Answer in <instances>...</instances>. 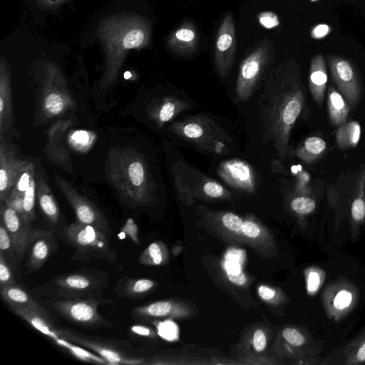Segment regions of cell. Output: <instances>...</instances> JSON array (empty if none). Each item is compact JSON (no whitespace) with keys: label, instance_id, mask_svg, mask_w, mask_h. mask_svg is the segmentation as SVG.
<instances>
[{"label":"cell","instance_id":"40","mask_svg":"<svg viewBox=\"0 0 365 365\" xmlns=\"http://www.w3.org/2000/svg\"><path fill=\"white\" fill-rule=\"evenodd\" d=\"M316 207V200L309 195H297L290 202L291 210L299 217H305L312 214Z\"/></svg>","mask_w":365,"mask_h":365},{"label":"cell","instance_id":"23","mask_svg":"<svg viewBox=\"0 0 365 365\" xmlns=\"http://www.w3.org/2000/svg\"><path fill=\"white\" fill-rule=\"evenodd\" d=\"M308 83L313 100L317 106L321 108L325 98L327 72L324 58L320 53L312 58Z\"/></svg>","mask_w":365,"mask_h":365},{"label":"cell","instance_id":"42","mask_svg":"<svg viewBox=\"0 0 365 365\" xmlns=\"http://www.w3.org/2000/svg\"><path fill=\"white\" fill-rule=\"evenodd\" d=\"M282 337L294 349L301 348L308 344V338L300 330L294 327H286L282 331Z\"/></svg>","mask_w":365,"mask_h":365},{"label":"cell","instance_id":"12","mask_svg":"<svg viewBox=\"0 0 365 365\" xmlns=\"http://www.w3.org/2000/svg\"><path fill=\"white\" fill-rule=\"evenodd\" d=\"M332 79L351 109L359 105L361 84L353 64L347 59L334 55L327 56Z\"/></svg>","mask_w":365,"mask_h":365},{"label":"cell","instance_id":"10","mask_svg":"<svg viewBox=\"0 0 365 365\" xmlns=\"http://www.w3.org/2000/svg\"><path fill=\"white\" fill-rule=\"evenodd\" d=\"M169 129L180 138L190 141L207 150L215 151V145L219 151L224 148L220 138H227V135L210 119L205 117L189 118L174 122Z\"/></svg>","mask_w":365,"mask_h":365},{"label":"cell","instance_id":"15","mask_svg":"<svg viewBox=\"0 0 365 365\" xmlns=\"http://www.w3.org/2000/svg\"><path fill=\"white\" fill-rule=\"evenodd\" d=\"M1 222L8 231L20 259L27 250L32 232L31 222L22 214L1 202Z\"/></svg>","mask_w":365,"mask_h":365},{"label":"cell","instance_id":"30","mask_svg":"<svg viewBox=\"0 0 365 365\" xmlns=\"http://www.w3.org/2000/svg\"><path fill=\"white\" fill-rule=\"evenodd\" d=\"M327 150L326 141L319 136H309L294 150V155L306 164L321 158Z\"/></svg>","mask_w":365,"mask_h":365},{"label":"cell","instance_id":"7","mask_svg":"<svg viewBox=\"0 0 365 365\" xmlns=\"http://www.w3.org/2000/svg\"><path fill=\"white\" fill-rule=\"evenodd\" d=\"M58 331L61 339L92 350L103 357L108 364H145L143 358L126 351L108 339L88 336L68 328L58 329Z\"/></svg>","mask_w":365,"mask_h":365},{"label":"cell","instance_id":"17","mask_svg":"<svg viewBox=\"0 0 365 365\" xmlns=\"http://www.w3.org/2000/svg\"><path fill=\"white\" fill-rule=\"evenodd\" d=\"M24 160L16 154L13 145L0 138V201L4 202L13 189Z\"/></svg>","mask_w":365,"mask_h":365},{"label":"cell","instance_id":"52","mask_svg":"<svg viewBox=\"0 0 365 365\" xmlns=\"http://www.w3.org/2000/svg\"><path fill=\"white\" fill-rule=\"evenodd\" d=\"M329 31L328 26L320 24L314 27L312 31V36L314 38H319L327 35Z\"/></svg>","mask_w":365,"mask_h":365},{"label":"cell","instance_id":"45","mask_svg":"<svg viewBox=\"0 0 365 365\" xmlns=\"http://www.w3.org/2000/svg\"><path fill=\"white\" fill-rule=\"evenodd\" d=\"M144 40V34L139 29H135L125 36L123 46L126 48H136L140 46Z\"/></svg>","mask_w":365,"mask_h":365},{"label":"cell","instance_id":"31","mask_svg":"<svg viewBox=\"0 0 365 365\" xmlns=\"http://www.w3.org/2000/svg\"><path fill=\"white\" fill-rule=\"evenodd\" d=\"M361 136V126L358 121L346 122L336 131V141L341 149L356 147Z\"/></svg>","mask_w":365,"mask_h":365},{"label":"cell","instance_id":"44","mask_svg":"<svg viewBox=\"0 0 365 365\" xmlns=\"http://www.w3.org/2000/svg\"><path fill=\"white\" fill-rule=\"evenodd\" d=\"M257 292L259 297L268 303L273 302L274 303L280 302L284 299L282 292L267 285L259 286Z\"/></svg>","mask_w":365,"mask_h":365},{"label":"cell","instance_id":"39","mask_svg":"<svg viewBox=\"0 0 365 365\" xmlns=\"http://www.w3.org/2000/svg\"><path fill=\"white\" fill-rule=\"evenodd\" d=\"M0 253L6 260L16 267L19 260L12 240L4 225L0 222Z\"/></svg>","mask_w":365,"mask_h":365},{"label":"cell","instance_id":"13","mask_svg":"<svg viewBox=\"0 0 365 365\" xmlns=\"http://www.w3.org/2000/svg\"><path fill=\"white\" fill-rule=\"evenodd\" d=\"M267 57L268 49L262 46L242 62L235 86V95L240 101H246L252 96Z\"/></svg>","mask_w":365,"mask_h":365},{"label":"cell","instance_id":"28","mask_svg":"<svg viewBox=\"0 0 365 365\" xmlns=\"http://www.w3.org/2000/svg\"><path fill=\"white\" fill-rule=\"evenodd\" d=\"M0 291L2 298L11 308H24L48 313L44 307L17 284L4 287Z\"/></svg>","mask_w":365,"mask_h":365},{"label":"cell","instance_id":"11","mask_svg":"<svg viewBox=\"0 0 365 365\" xmlns=\"http://www.w3.org/2000/svg\"><path fill=\"white\" fill-rule=\"evenodd\" d=\"M75 106V99L63 79L50 74L40 91V117L46 119L60 117Z\"/></svg>","mask_w":365,"mask_h":365},{"label":"cell","instance_id":"8","mask_svg":"<svg viewBox=\"0 0 365 365\" xmlns=\"http://www.w3.org/2000/svg\"><path fill=\"white\" fill-rule=\"evenodd\" d=\"M359 299L356 286L349 279L340 278L329 284L322 294L327 317L334 322L343 320L356 307Z\"/></svg>","mask_w":365,"mask_h":365},{"label":"cell","instance_id":"4","mask_svg":"<svg viewBox=\"0 0 365 365\" xmlns=\"http://www.w3.org/2000/svg\"><path fill=\"white\" fill-rule=\"evenodd\" d=\"M62 236V239L75 250L73 259H100L112 263L117 260V254L110 246V237L91 225L76 221L63 229Z\"/></svg>","mask_w":365,"mask_h":365},{"label":"cell","instance_id":"18","mask_svg":"<svg viewBox=\"0 0 365 365\" xmlns=\"http://www.w3.org/2000/svg\"><path fill=\"white\" fill-rule=\"evenodd\" d=\"M133 317L142 320H157L163 318L184 319L192 314L185 303L176 300H161L133 309Z\"/></svg>","mask_w":365,"mask_h":365},{"label":"cell","instance_id":"38","mask_svg":"<svg viewBox=\"0 0 365 365\" xmlns=\"http://www.w3.org/2000/svg\"><path fill=\"white\" fill-rule=\"evenodd\" d=\"M306 289L309 296H314L323 285L326 273L320 267L312 266L304 270Z\"/></svg>","mask_w":365,"mask_h":365},{"label":"cell","instance_id":"46","mask_svg":"<svg viewBox=\"0 0 365 365\" xmlns=\"http://www.w3.org/2000/svg\"><path fill=\"white\" fill-rule=\"evenodd\" d=\"M252 344L253 349L257 353H262L265 350L267 344V337L262 329H257L255 331L252 335Z\"/></svg>","mask_w":365,"mask_h":365},{"label":"cell","instance_id":"6","mask_svg":"<svg viewBox=\"0 0 365 365\" xmlns=\"http://www.w3.org/2000/svg\"><path fill=\"white\" fill-rule=\"evenodd\" d=\"M107 304H114L105 298L57 299L51 304L61 317L77 326L87 329L110 327L113 323L105 319L98 311V307Z\"/></svg>","mask_w":365,"mask_h":365},{"label":"cell","instance_id":"29","mask_svg":"<svg viewBox=\"0 0 365 365\" xmlns=\"http://www.w3.org/2000/svg\"><path fill=\"white\" fill-rule=\"evenodd\" d=\"M327 101L328 115L331 124L339 127L345 123L351 108L340 92L333 86H329Z\"/></svg>","mask_w":365,"mask_h":365},{"label":"cell","instance_id":"35","mask_svg":"<svg viewBox=\"0 0 365 365\" xmlns=\"http://www.w3.org/2000/svg\"><path fill=\"white\" fill-rule=\"evenodd\" d=\"M266 229L253 219L244 220L240 240L253 246H259L267 236Z\"/></svg>","mask_w":365,"mask_h":365},{"label":"cell","instance_id":"51","mask_svg":"<svg viewBox=\"0 0 365 365\" xmlns=\"http://www.w3.org/2000/svg\"><path fill=\"white\" fill-rule=\"evenodd\" d=\"M130 331L135 335L147 336V337H153L155 336V332L150 329L149 327L141 326V325H135L133 326L130 329Z\"/></svg>","mask_w":365,"mask_h":365},{"label":"cell","instance_id":"1","mask_svg":"<svg viewBox=\"0 0 365 365\" xmlns=\"http://www.w3.org/2000/svg\"><path fill=\"white\" fill-rule=\"evenodd\" d=\"M262 115L265 134L277 156L287 158L292 130L306 107V91L298 72L284 73L268 91Z\"/></svg>","mask_w":365,"mask_h":365},{"label":"cell","instance_id":"24","mask_svg":"<svg viewBox=\"0 0 365 365\" xmlns=\"http://www.w3.org/2000/svg\"><path fill=\"white\" fill-rule=\"evenodd\" d=\"M365 222V170L359 177L354 197L351 205L350 227L353 241L360 235V230Z\"/></svg>","mask_w":365,"mask_h":365},{"label":"cell","instance_id":"36","mask_svg":"<svg viewBox=\"0 0 365 365\" xmlns=\"http://www.w3.org/2000/svg\"><path fill=\"white\" fill-rule=\"evenodd\" d=\"M36 173L34 163L29 160H24L21 169L17 175L14 186L10 192L8 197L23 196L25 191L29 187L31 180L35 178Z\"/></svg>","mask_w":365,"mask_h":365},{"label":"cell","instance_id":"16","mask_svg":"<svg viewBox=\"0 0 365 365\" xmlns=\"http://www.w3.org/2000/svg\"><path fill=\"white\" fill-rule=\"evenodd\" d=\"M73 123L71 119L60 120L53 123L47 132V143L43 150L50 162L67 171L71 170L72 163L70 153L63 143V136Z\"/></svg>","mask_w":365,"mask_h":365},{"label":"cell","instance_id":"48","mask_svg":"<svg viewBox=\"0 0 365 365\" xmlns=\"http://www.w3.org/2000/svg\"><path fill=\"white\" fill-rule=\"evenodd\" d=\"M258 21L259 24L267 29H272L279 24L277 15L272 11H263L258 14Z\"/></svg>","mask_w":365,"mask_h":365},{"label":"cell","instance_id":"21","mask_svg":"<svg viewBox=\"0 0 365 365\" xmlns=\"http://www.w3.org/2000/svg\"><path fill=\"white\" fill-rule=\"evenodd\" d=\"M190 104L175 97H163L149 106L148 115L158 126L162 127L180 113L190 108Z\"/></svg>","mask_w":365,"mask_h":365},{"label":"cell","instance_id":"19","mask_svg":"<svg viewBox=\"0 0 365 365\" xmlns=\"http://www.w3.org/2000/svg\"><path fill=\"white\" fill-rule=\"evenodd\" d=\"M217 172L227 185L235 189L248 192L255 190L254 170L245 161L237 159L224 161L220 165Z\"/></svg>","mask_w":365,"mask_h":365},{"label":"cell","instance_id":"43","mask_svg":"<svg viewBox=\"0 0 365 365\" xmlns=\"http://www.w3.org/2000/svg\"><path fill=\"white\" fill-rule=\"evenodd\" d=\"M16 284L14 281L11 267L9 262L0 253V289Z\"/></svg>","mask_w":365,"mask_h":365},{"label":"cell","instance_id":"32","mask_svg":"<svg viewBox=\"0 0 365 365\" xmlns=\"http://www.w3.org/2000/svg\"><path fill=\"white\" fill-rule=\"evenodd\" d=\"M212 219L214 220L217 227H220L221 231L240 240L241 230L244 220L237 215L227 212H213L211 214Z\"/></svg>","mask_w":365,"mask_h":365},{"label":"cell","instance_id":"3","mask_svg":"<svg viewBox=\"0 0 365 365\" xmlns=\"http://www.w3.org/2000/svg\"><path fill=\"white\" fill-rule=\"evenodd\" d=\"M109 286L108 275L101 270L83 269L56 276L39 287V292L58 299L103 298Z\"/></svg>","mask_w":365,"mask_h":365},{"label":"cell","instance_id":"47","mask_svg":"<svg viewBox=\"0 0 365 365\" xmlns=\"http://www.w3.org/2000/svg\"><path fill=\"white\" fill-rule=\"evenodd\" d=\"M120 234H124L125 236L129 237L130 239L136 245H140L138 238V228L132 218H128L126 220L122 227Z\"/></svg>","mask_w":365,"mask_h":365},{"label":"cell","instance_id":"41","mask_svg":"<svg viewBox=\"0 0 365 365\" xmlns=\"http://www.w3.org/2000/svg\"><path fill=\"white\" fill-rule=\"evenodd\" d=\"M36 197V184L35 178L23 195L24 212L27 220L31 223L35 219V199Z\"/></svg>","mask_w":365,"mask_h":365},{"label":"cell","instance_id":"37","mask_svg":"<svg viewBox=\"0 0 365 365\" xmlns=\"http://www.w3.org/2000/svg\"><path fill=\"white\" fill-rule=\"evenodd\" d=\"M55 343L59 346L63 348L78 360L93 364H108V363L98 354H93L87 349L81 348V346L67 340L58 339Z\"/></svg>","mask_w":365,"mask_h":365},{"label":"cell","instance_id":"22","mask_svg":"<svg viewBox=\"0 0 365 365\" xmlns=\"http://www.w3.org/2000/svg\"><path fill=\"white\" fill-rule=\"evenodd\" d=\"M12 89L9 76L4 67L0 76V138L14 128Z\"/></svg>","mask_w":365,"mask_h":365},{"label":"cell","instance_id":"49","mask_svg":"<svg viewBox=\"0 0 365 365\" xmlns=\"http://www.w3.org/2000/svg\"><path fill=\"white\" fill-rule=\"evenodd\" d=\"M175 37L178 41L190 43L194 41L195 34L193 30L187 28H181L176 31Z\"/></svg>","mask_w":365,"mask_h":365},{"label":"cell","instance_id":"26","mask_svg":"<svg viewBox=\"0 0 365 365\" xmlns=\"http://www.w3.org/2000/svg\"><path fill=\"white\" fill-rule=\"evenodd\" d=\"M155 287V282L146 278L124 277L118 280L115 292L119 298L138 299L144 297Z\"/></svg>","mask_w":365,"mask_h":365},{"label":"cell","instance_id":"9","mask_svg":"<svg viewBox=\"0 0 365 365\" xmlns=\"http://www.w3.org/2000/svg\"><path fill=\"white\" fill-rule=\"evenodd\" d=\"M54 182L73 208L77 222L91 225L110 237L112 230L108 220L91 200L80 194L69 182L58 175H55Z\"/></svg>","mask_w":365,"mask_h":365},{"label":"cell","instance_id":"50","mask_svg":"<svg viewBox=\"0 0 365 365\" xmlns=\"http://www.w3.org/2000/svg\"><path fill=\"white\" fill-rule=\"evenodd\" d=\"M227 277L231 282L239 286L245 285L247 281L246 275L240 271L237 272L227 271Z\"/></svg>","mask_w":365,"mask_h":365},{"label":"cell","instance_id":"33","mask_svg":"<svg viewBox=\"0 0 365 365\" xmlns=\"http://www.w3.org/2000/svg\"><path fill=\"white\" fill-rule=\"evenodd\" d=\"M344 364L358 365L365 363V329L344 347Z\"/></svg>","mask_w":365,"mask_h":365},{"label":"cell","instance_id":"25","mask_svg":"<svg viewBox=\"0 0 365 365\" xmlns=\"http://www.w3.org/2000/svg\"><path fill=\"white\" fill-rule=\"evenodd\" d=\"M36 184V197L41 211L52 225L58 223L60 212L54 196L45 180L38 173L35 175Z\"/></svg>","mask_w":365,"mask_h":365},{"label":"cell","instance_id":"27","mask_svg":"<svg viewBox=\"0 0 365 365\" xmlns=\"http://www.w3.org/2000/svg\"><path fill=\"white\" fill-rule=\"evenodd\" d=\"M11 309L30 325L54 341L61 339L58 329L53 325L48 313L24 308Z\"/></svg>","mask_w":365,"mask_h":365},{"label":"cell","instance_id":"2","mask_svg":"<svg viewBox=\"0 0 365 365\" xmlns=\"http://www.w3.org/2000/svg\"><path fill=\"white\" fill-rule=\"evenodd\" d=\"M105 172L123 203L134 207L153 202L155 185L144 155L134 147L110 148Z\"/></svg>","mask_w":365,"mask_h":365},{"label":"cell","instance_id":"14","mask_svg":"<svg viewBox=\"0 0 365 365\" xmlns=\"http://www.w3.org/2000/svg\"><path fill=\"white\" fill-rule=\"evenodd\" d=\"M236 48L235 24L231 13L223 19L219 28L215 51V64L218 74L225 77L232 67Z\"/></svg>","mask_w":365,"mask_h":365},{"label":"cell","instance_id":"34","mask_svg":"<svg viewBox=\"0 0 365 365\" xmlns=\"http://www.w3.org/2000/svg\"><path fill=\"white\" fill-rule=\"evenodd\" d=\"M168 259V252L165 245L160 241L150 244L141 253L138 262L140 264L156 266L163 264Z\"/></svg>","mask_w":365,"mask_h":365},{"label":"cell","instance_id":"5","mask_svg":"<svg viewBox=\"0 0 365 365\" xmlns=\"http://www.w3.org/2000/svg\"><path fill=\"white\" fill-rule=\"evenodd\" d=\"M172 171L178 195L185 204L192 203L194 198L227 199L231 196L221 184L185 163L173 165Z\"/></svg>","mask_w":365,"mask_h":365},{"label":"cell","instance_id":"20","mask_svg":"<svg viewBox=\"0 0 365 365\" xmlns=\"http://www.w3.org/2000/svg\"><path fill=\"white\" fill-rule=\"evenodd\" d=\"M29 248L27 269L34 272L39 269L48 257L56 250V243L51 231L32 230L27 249Z\"/></svg>","mask_w":365,"mask_h":365}]
</instances>
